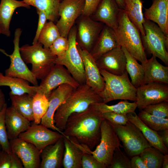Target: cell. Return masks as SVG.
I'll use <instances>...</instances> for the list:
<instances>
[{
  "instance_id": "50",
  "label": "cell",
  "mask_w": 168,
  "mask_h": 168,
  "mask_svg": "<svg viewBox=\"0 0 168 168\" xmlns=\"http://www.w3.org/2000/svg\"><path fill=\"white\" fill-rule=\"evenodd\" d=\"M165 146L168 148V129L157 131Z\"/></svg>"
},
{
  "instance_id": "19",
  "label": "cell",
  "mask_w": 168,
  "mask_h": 168,
  "mask_svg": "<svg viewBox=\"0 0 168 168\" xmlns=\"http://www.w3.org/2000/svg\"><path fill=\"white\" fill-rule=\"evenodd\" d=\"M77 48L83 63L86 84L99 93L103 90L105 82L96 60L89 52L81 48L78 44Z\"/></svg>"
},
{
  "instance_id": "16",
  "label": "cell",
  "mask_w": 168,
  "mask_h": 168,
  "mask_svg": "<svg viewBox=\"0 0 168 168\" xmlns=\"http://www.w3.org/2000/svg\"><path fill=\"white\" fill-rule=\"evenodd\" d=\"M74 88L69 85L63 84L51 92L48 98L49 107L46 112L41 119V124L63 135V132L55 125L54 116L56 110L65 101Z\"/></svg>"
},
{
  "instance_id": "41",
  "label": "cell",
  "mask_w": 168,
  "mask_h": 168,
  "mask_svg": "<svg viewBox=\"0 0 168 168\" xmlns=\"http://www.w3.org/2000/svg\"><path fill=\"white\" fill-rule=\"evenodd\" d=\"M69 45L68 38L60 36L54 41L49 49L53 54L59 58L65 54Z\"/></svg>"
},
{
  "instance_id": "15",
  "label": "cell",
  "mask_w": 168,
  "mask_h": 168,
  "mask_svg": "<svg viewBox=\"0 0 168 168\" xmlns=\"http://www.w3.org/2000/svg\"><path fill=\"white\" fill-rule=\"evenodd\" d=\"M82 16L78 24L77 44L81 48L90 53L103 27V25L90 16Z\"/></svg>"
},
{
  "instance_id": "4",
  "label": "cell",
  "mask_w": 168,
  "mask_h": 168,
  "mask_svg": "<svg viewBox=\"0 0 168 168\" xmlns=\"http://www.w3.org/2000/svg\"><path fill=\"white\" fill-rule=\"evenodd\" d=\"M105 82L103 90L98 94L102 103L123 100L136 101L137 88L132 84L127 71L121 75H114L100 69Z\"/></svg>"
},
{
  "instance_id": "22",
  "label": "cell",
  "mask_w": 168,
  "mask_h": 168,
  "mask_svg": "<svg viewBox=\"0 0 168 168\" xmlns=\"http://www.w3.org/2000/svg\"><path fill=\"white\" fill-rule=\"evenodd\" d=\"M63 136L41 152L40 168H60L62 165L65 146Z\"/></svg>"
},
{
  "instance_id": "40",
  "label": "cell",
  "mask_w": 168,
  "mask_h": 168,
  "mask_svg": "<svg viewBox=\"0 0 168 168\" xmlns=\"http://www.w3.org/2000/svg\"><path fill=\"white\" fill-rule=\"evenodd\" d=\"M109 168H131L130 160L120 147L115 149Z\"/></svg>"
},
{
  "instance_id": "30",
  "label": "cell",
  "mask_w": 168,
  "mask_h": 168,
  "mask_svg": "<svg viewBox=\"0 0 168 168\" xmlns=\"http://www.w3.org/2000/svg\"><path fill=\"white\" fill-rule=\"evenodd\" d=\"M123 10L129 19L137 28L141 36L145 31L143 23L144 17L142 12L143 2L142 0H123Z\"/></svg>"
},
{
  "instance_id": "46",
  "label": "cell",
  "mask_w": 168,
  "mask_h": 168,
  "mask_svg": "<svg viewBox=\"0 0 168 168\" xmlns=\"http://www.w3.org/2000/svg\"><path fill=\"white\" fill-rule=\"evenodd\" d=\"M36 11L38 15L39 19L37 27L32 44L38 41L39 35L48 20L46 15L44 12L37 10Z\"/></svg>"
},
{
  "instance_id": "21",
  "label": "cell",
  "mask_w": 168,
  "mask_h": 168,
  "mask_svg": "<svg viewBox=\"0 0 168 168\" xmlns=\"http://www.w3.org/2000/svg\"><path fill=\"white\" fill-rule=\"evenodd\" d=\"M65 149L62 166L64 168H82V159L84 153H91L74 139L63 136Z\"/></svg>"
},
{
  "instance_id": "5",
  "label": "cell",
  "mask_w": 168,
  "mask_h": 168,
  "mask_svg": "<svg viewBox=\"0 0 168 168\" xmlns=\"http://www.w3.org/2000/svg\"><path fill=\"white\" fill-rule=\"evenodd\" d=\"M21 57L26 63H30L31 70L37 79H43L55 64L57 57L53 54L49 49L44 48L38 42L30 45L25 44L20 47Z\"/></svg>"
},
{
  "instance_id": "8",
  "label": "cell",
  "mask_w": 168,
  "mask_h": 168,
  "mask_svg": "<svg viewBox=\"0 0 168 168\" xmlns=\"http://www.w3.org/2000/svg\"><path fill=\"white\" fill-rule=\"evenodd\" d=\"M112 125L129 156L139 155L145 148L151 146L140 129L129 121L124 125Z\"/></svg>"
},
{
  "instance_id": "24",
  "label": "cell",
  "mask_w": 168,
  "mask_h": 168,
  "mask_svg": "<svg viewBox=\"0 0 168 168\" xmlns=\"http://www.w3.org/2000/svg\"><path fill=\"white\" fill-rule=\"evenodd\" d=\"M119 46H121L115 31L105 25L90 53L96 60L101 56Z\"/></svg>"
},
{
  "instance_id": "38",
  "label": "cell",
  "mask_w": 168,
  "mask_h": 168,
  "mask_svg": "<svg viewBox=\"0 0 168 168\" xmlns=\"http://www.w3.org/2000/svg\"><path fill=\"white\" fill-rule=\"evenodd\" d=\"M138 115L143 123L152 130L158 131L168 129V118L156 116L143 110H140Z\"/></svg>"
},
{
  "instance_id": "1",
  "label": "cell",
  "mask_w": 168,
  "mask_h": 168,
  "mask_svg": "<svg viewBox=\"0 0 168 168\" xmlns=\"http://www.w3.org/2000/svg\"><path fill=\"white\" fill-rule=\"evenodd\" d=\"M104 119L90 106L83 111L73 113L67 120L63 131V136L74 139L93 151L100 142V125Z\"/></svg>"
},
{
  "instance_id": "35",
  "label": "cell",
  "mask_w": 168,
  "mask_h": 168,
  "mask_svg": "<svg viewBox=\"0 0 168 168\" xmlns=\"http://www.w3.org/2000/svg\"><path fill=\"white\" fill-rule=\"evenodd\" d=\"M164 155L157 148L151 146L143 149L139 156L147 168H161Z\"/></svg>"
},
{
  "instance_id": "29",
  "label": "cell",
  "mask_w": 168,
  "mask_h": 168,
  "mask_svg": "<svg viewBox=\"0 0 168 168\" xmlns=\"http://www.w3.org/2000/svg\"><path fill=\"white\" fill-rule=\"evenodd\" d=\"M0 86L9 87V94L21 95L27 93L34 96L37 92V86H30L22 79L4 75L0 72Z\"/></svg>"
},
{
  "instance_id": "2",
  "label": "cell",
  "mask_w": 168,
  "mask_h": 168,
  "mask_svg": "<svg viewBox=\"0 0 168 168\" xmlns=\"http://www.w3.org/2000/svg\"><path fill=\"white\" fill-rule=\"evenodd\" d=\"M99 102L102 100L96 92L86 83L80 85L56 110L53 118L55 125L63 132L71 114L83 111L92 104Z\"/></svg>"
},
{
  "instance_id": "25",
  "label": "cell",
  "mask_w": 168,
  "mask_h": 168,
  "mask_svg": "<svg viewBox=\"0 0 168 168\" xmlns=\"http://www.w3.org/2000/svg\"><path fill=\"white\" fill-rule=\"evenodd\" d=\"M143 16L156 23L168 36V0H152L151 6L145 9Z\"/></svg>"
},
{
  "instance_id": "44",
  "label": "cell",
  "mask_w": 168,
  "mask_h": 168,
  "mask_svg": "<svg viewBox=\"0 0 168 168\" xmlns=\"http://www.w3.org/2000/svg\"><path fill=\"white\" fill-rule=\"evenodd\" d=\"M101 115L113 124L124 125L128 121L127 114L110 112L103 113Z\"/></svg>"
},
{
  "instance_id": "45",
  "label": "cell",
  "mask_w": 168,
  "mask_h": 168,
  "mask_svg": "<svg viewBox=\"0 0 168 168\" xmlns=\"http://www.w3.org/2000/svg\"><path fill=\"white\" fill-rule=\"evenodd\" d=\"M101 0H85V6L82 16H90L93 14Z\"/></svg>"
},
{
  "instance_id": "34",
  "label": "cell",
  "mask_w": 168,
  "mask_h": 168,
  "mask_svg": "<svg viewBox=\"0 0 168 168\" xmlns=\"http://www.w3.org/2000/svg\"><path fill=\"white\" fill-rule=\"evenodd\" d=\"M90 107L101 114L110 112L127 114L134 112L137 108V105L136 102H130L128 100H124L114 105H109L102 102H99L92 104Z\"/></svg>"
},
{
  "instance_id": "12",
  "label": "cell",
  "mask_w": 168,
  "mask_h": 168,
  "mask_svg": "<svg viewBox=\"0 0 168 168\" xmlns=\"http://www.w3.org/2000/svg\"><path fill=\"white\" fill-rule=\"evenodd\" d=\"M69 85L74 88L80 85L69 71L62 65L55 64L37 86V92L44 95L48 98L51 92L59 86Z\"/></svg>"
},
{
  "instance_id": "53",
  "label": "cell",
  "mask_w": 168,
  "mask_h": 168,
  "mask_svg": "<svg viewBox=\"0 0 168 168\" xmlns=\"http://www.w3.org/2000/svg\"><path fill=\"white\" fill-rule=\"evenodd\" d=\"M119 8L123 9L124 8L123 0H114Z\"/></svg>"
},
{
  "instance_id": "6",
  "label": "cell",
  "mask_w": 168,
  "mask_h": 168,
  "mask_svg": "<svg viewBox=\"0 0 168 168\" xmlns=\"http://www.w3.org/2000/svg\"><path fill=\"white\" fill-rule=\"evenodd\" d=\"M145 31L141 36L145 51L160 59L168 65V36L154 22L144 18L143 23Z\"/></svg>"
},
{
  "instance_id": "32",
  "label": "cell",
  "mask_w": 168,
  "mask_h": 168,
  "mask_svg": "<svg viewBox=\"0 0 168 168\" xmlns=\"http://www.w3.org/2000/svg\"><path fill=\"white\" fill-rule=\"evenodd\" d=\"M28 5L35 7L36 10L44 12L47 20L53 22H57L59 18V0H23Z\"/></svg>"
},
{
  "instance_id": "49",
  "label": "cell",
  "mask_w": 168,
  "mask_h": 168,
  "mask_svg": "<svg viewBox=\"0 0 168 168\" xmlns=\"http://www.w3.org/2000/svg\"><path fill=\"white\" fill-rule=\"evenodd\" d=\"M11 159V168H23L22 164L18 156L11 152L10 153Z\"/></svg>"
},
{
  "instance_id": "27",
  "label": "cell",
  "mask_w": 168,
  "mask_h": 168,
  "mask_svg": "<svg viewBox=\"0 0 168 168\" xmlns=\"http://www.w3.org/2000/svg\"><path fill=\"white\" fill-rule=\"evenodd\" d=\"M127 116L128 120L140 129L151 146L157 148L164 154H168V148L164 144L157 131L147 126L135 111L127 114Z\"/></svg>"
},
{
  "instance_id": "3",
  "label": "cell",
  "mask_w": 168,
  "mask_h": 168,
  "mask_svg": "<svg viewBox=\"0 0 168 168\" xmlns=\"http://www.w3.org/2000/svg\"><path fill=\"white\" fill-rule=\"evenodd\" d=\"M115 32L121 47L124 48L141 64L147 61L146 54L142 44L141 34L123 9L120 10L118 26Z\"/></svg>"
},
{
  "instance_id": "52",
  "label": "cell",
  "mask_w": 168,
  "mask_h": 168,
  "mask_svg": "<svg viewBox=\"0 0 168 168\" xmlns=\"http://www.w3.org/2000/svg\"><path fill=\"white\" fill-rule=\"evenodd\" d=\"M162 168H168V155L164 154L162 164Z\"/></svg>"
},
{
  "instance_id": "17",
  "label": "cell",
  "mask_w": 168,
  "mask_h": 168,
  "mask_svg": "<svg viewBox=\"0 0 168 168\" xmlns=\"http://www.w3.org/2000/svg\"><path fill=\"white\" fill-rule=\"evenodd\" d=\"M10 148L21 161L24 168H39L40 152L32 144L18 137L10 140Z\"/></svg>"
},
{
  "instance_id": "9",
  "label": "cell",
  "mask_w": 168,
  "mask_h": 168,
  "mask_svg": "<svg viewBox=\"0 0 168 168\" xmlns=\"http://www.w3.org/2000/svg\"><path fill=\"white\" fill-rule=\"evenodd\" d=\"M100 131V142L91 154L108 168L115 149L123 146L113 125L104 119L101 124Z\"/></svg>"
},
{
  "instance_id": "37",
  "label": "cell",
  "mask_w": 168,
  "mask_h": 168,
  "mask_svg": "<svg viewBox=\"0 0 168 168\" xmlns=\"http://www.w3.org/2000/svg\"><path fill=\"white\" fill-rule=\"evenodd\" d=\"M49 105L48 98L44 95L36 92L33 96L32 100L34 123L40 124L42 118L47 111Z\"/></svg>"
},
{
  "instance_id": "43",
  "label": "cell",
  "mask_w": 168,
  "mask_h": 168,
  "mask_svg": "<svg viewBox=\"0 0 168 168\" xmlns=\"http://www.w3.org/2000/svg\"><path fill=\"white\" fill-rule=\"evenodd\" d=\"M82 168H106L107 166L92 154L84 153L82 159Z\"/></svg>"
},
{
  "instance_id": "28",
  "label": "cell",
  "mask_w": 168,
  "mask_h": 168,
  "mask_svg": "<svg viewBox=\"0 0 168 168\" xmlns=\"http://www.w3.org/2000/svg\"><path fill=\"white\" fill-rule=\"evenodd\" d=\"M19 7L27 9L30 6L22 1L1 0L0 3V32L7 37L10 36V25L15 10Z\"/></svg>"
},
{
  "instance_id": "51",
  "label": "cell",
  "mask_w": 168,
  "mask_h": 168,
  "mask_svg": "<svg viewBox=\"0 0 168 168\" xmlns=\"http://www.w3.org/2000/svg\"><path fill=\"white\" fill-rule=\"evenodd\" d=\"M6 104L4 94L0 89V112L2 110Z\"/></svg>"
},
{
  "instance_id": "48",
  "label": "cell",
  "mask_w": 168,
  "mask_h": 168,
  "mask_svg": "<svg viewBox=\"0 0 168 168\" xmlns=\"http://www.w3.org/2000/svg\"><path fill=\"white\" fill-rule=\"evenodd\" d=\"M130 160L131 168H147L139 155L132 156Z\"/></svg>"
},
{
  "instance_id": "23",
  "label": "cell",
  "mask_w": 168,
  "mask_h": 168,
  "mask_svg": "<svg viewBox=\"0 0 168 168\" xmlns=\"http://www.w3.org/2000/svg\"><path fill=\"white\" fill-rule=\"evenodd\" d=\"M5 121L10 140L18 138L20 133L27 130L31 125L30 121L17 112L12 105L7 107L6 110Z\"/></svg>"
},
{
  "instance_id": "10",
  "label": "cell",
  "mask_w": 168,
  "mask_h": 168,
  "mask_svg": "<svg viewBox=\"0 0 168 168\" xmlns=\"http://www.w3.org/2000/svg\"><path fill=\"white\" fill-rule=\"evenodd\" d=\"M21 33V28L16 29L13 40L14 50L11 54H8L3 50L0 49V51L8 56L11 61L9 68L5 71V75L21 78L30 82L35 86H38L39 85L37 79L28 68L20 54L19 42Z\"/></svg>"
},
{
  "instance_id": "11",
  "label": "cell",
  "mask_w": 168,
  "mask_h": 168,
  "mask_svg": "<svg viewBox=\"0 0 168 168\" xmlns=\"http://www.w3.org/2000/svg\"><path fill=\"white\" fill-rule=\"evenodd\" d=\"M85 0H62L58 10L59 18L56 24L61 36L67 38L77 19L82 15Z\"/></svg>"
},
{
  "instance_id": "36",
  "label": "cell",
  "mask_w": 168,
  "mask_h": 168,
  "mask_svg": "<svg viewBox=\"0 0 168 168\" xmlns=\"http://www.w3.org/2000/svg\"><path fill=\"white\" fill-rule=\"evenodd\" d=\"M60 36L56 24L49 21L46 23L41 30L38 42L42 44L44 48L49 49L54 41Z\"/></svg>"
},
{
  "instance_id": "33",
  "label": "cell",
  "mask_w": 168,
  "mask_h": 168,
  "mask_svg": "<svg viewBox=\"0 0 168 168\" xmlns=\"http://www.w3.org/2000/svg\"><path fill=\"white\" fill-rule=\"evenodd\" d=\"M12 106L30 121H34L32 110L33 96L26 93L21 95L9 94Z\"/></svg>"
},
{
  "instance_id": "13",
  "label": "cell",
  "mask_w": 168,
  "mask_h": 168,
  "mask_svg": "<svg viewBox=\"0 0 168 168\" xmlns=\"http://www.w3.org/2000/svg\"><path fill=\"white\" fill-rule=\"evenodd\" d=\"M137 108L143 110L146 106L164 101H168V84L152 82L137 88Z\"/></svg>"
},
{
  "instance_id": "14",
  "label": "cell",
  "mask_w": 168,
  "mask_h": 168,
  "mask_svg": "<svg viewBox=\"0 0 168 168\" xmlns=\"http://www.w3.org/2000/svg\"><path fill=\"white\" fill-rule=\"evenodd\" d=\"M63 136L59 132L52 131L40 124L33 123L18 137L34 145L41 152L46 147L54 143Z\"/></svg>"
},
{
  "instance_id": "47",
  "label": "cell",
  "mask_w": 168,
  "mask_h": 168,
  "mask_svg": "<svg viewBox=\"0 0 168 168\" xmlns=\"http://www.w3.org/2000/svg\"><path fill=\"white\" fill-rule=\"evenodd\" d=\"M10 153L3 151L0 153V168H11Z\"/></svg>"
},
{
  "instance_id": "54",
  "label": "cell",
  "mask_w": 168,
  "mask_h": 168,
  "mask_svg": "<svg viewBox=\"0 0 168 168\" xmlns=\"http://www.w3.org/2000/svg\"><path fill=\"white\" fill-rule=\"evenodd\" d=\"M59 0V1L60 2H61V1H62V0Z\"/></svg>"
},
{
  "instance_id": "39",
  "label": "cell",
  "mask_w": 168,
  "mask_h": 168,
  "mask_svg": "<svg viewBox=\"0 0 168 168\" xmlns=\"http://www.w3.org/2000/svg\"><path fill=\"white\" fill-rule=\"evenodd\" d=\"M7 108V104L6 103L0 112V145L3 151L10 153L12 151L5 121V113Z\"/></svg>"
},
{
  "instance_id": "20",
  "label": "cell",
  "mask_w": 168,
  "mask_h": 168,
  "mask_svg": "<svg viewBox=\"0 0 168 168\" xmlns=\"http://www.w3.org/2000/svg\"><path fill=\"white\" fill-rule=\"evenodd\" d=\"M120 10L114 0H101L93 14V19L104 24L115 31L118 26Z\"/></svg>"
},
{
  "instance_id": "31",
  "label": "cell",
  "mask_w": 168,
  "mask_h": 168,
  "mask_svg": "<svg viewBox=\"0 0 168 168\" xmlns=\"http://www.w3.org/2000/svg\"><path fill=\"white\" fill-rule=\"evenodd\" d=\"M121 47L126 58V70L130 76L132 84L137 88L143 84L144 68L124 48Z\"/></svg>"
},
{
  "instance_id": "42",
  "label": "cell",
  "mask_w": 168,
  "mask_h": 168,
  "mask_svg": "<svg viewBox=\"0 0 168 168\" xmlns=\"http://www.w3.org/2000/svg\"><path fill=\"white\" fill-rule=\"evenodd\" d=\"M143 110L156 116L168 118V101L149 105Z\"/></svg>"
},
{
  "instance_id": "26",
  "label": "cell",
  "mask_w": 168,
  "mask_h": 168,
  "mask_svg": "<svg viewBox=\"0 0 168 168\" xmlns=\"http://www.w3.org/2000/svg\"><path fill=\"white\" fill-rule=\"evenodd\" d=\"M141 64L144 69L143 84L152 82L168 84V67L159 63L156 57L152 55Z\"/></svg>"
},
{
  "instance_id": "55",
  "label": "cell",
  "mask_w": 168,
  "mask_h": 168,
  "mask_svg": "<svg viewBox=\"0 0 168 168\" xmlns=\"http://www.w3.org/2000/svg\"><path fill=\"white\" fill-rule=\"evenodd\" d=\"M1 34L0 32V34Z\"/></svg>"
},
{
  "instance_id": "7",
  "label": "cell",
  "mask_w": 168,
  "mask_h": 168,
  "mask_svg": "<svg viewBox=\"0 0 168 168\" xmlns=\"http://www.w3.org/2000/svg\"><path fill=\"white\" fill-rule=\"evenodd\" d=\"M77 29L72 28L68 35V48L61 57H56L55 63L65 67L79 85L86 83V78L83 61L77 48Z\"/></svg>"
},
{
  "instance_id": "18",
  "label": "cell",
  "mask_w": 168,
  "mask_h": 168,
  "mask_svg": "<svg viewBox=\"0 0 168 168\" xmlns=\"http://www.w3.org/2000/svg\"><path fill=\"white\" fill-rule=\"evenodd\" d=\"M99 69L111 74L121 75L126 72V58L121 46L117 47L100 56L96 60Z\"/></svg>"
}]
</instances>
